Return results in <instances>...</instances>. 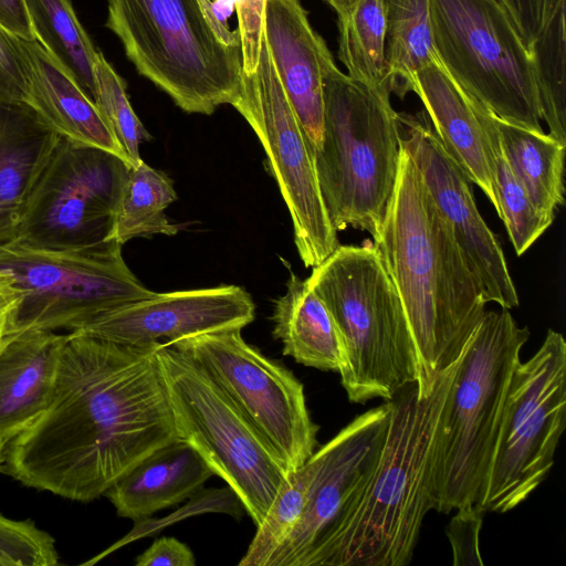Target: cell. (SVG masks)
I'll return each mask as SVG.
<instances>
[{"label": "cell", "mask_w": 566, "mask_h": 566, "mask_svg": "<svg viewBox=\"0 0 566 566\" xmlns=\"http://www.w3.org/2000/svg\"><path fill=\"white\" fill-rule=\"evenodd\" d=\"M71 331L50 401L6 447L0 470L87 502L177 440L156 348Z\"/></svg>", "instance_id": "cell-1"}, {"label": "cell", "mask_w": 566, "mask_h": 566, "mask_svg": "<svg viewBox=\"0 0 566 566\" xmlns=\"http://www.w3.org/2000/svg\"><path fill=\"white\" fill-rule=\"evenodd\" d=\"M374 247L415 340L418 396L455 363L485 313L480 284L409 153L401 146L391 201Z\"/></svg>", "instance_id": "cell-2"}, {"label": "cell", "mask_w": 566, "mask_h": 566, "mask_svg": "<svg viewBox=\"0 0 566 566\" xmlns=\"http://www.w3.org/2000/svg\"><path fill=\"white\" fill-rule=\"evenodd\" d=\"M459 363L438 375L429 396L420 398L410 382L386 400L390 417L377 464L314 566L410 563L423 518L436 510L437 443Z\"/></svg>", "instance_id": "cell-3"}, {"label": "cell", "mask_w": 566, "mask_h": 566, "mask_svg": "<svg viewBox=\"0 0 566 566\" xmlns=\"http://www.w3.org/2000/svg\"><path fill=\"white\" fill-rule=\"evenodd\" d=\"M109 29L138 74L187 113L211 115L239 95L243 66L238 30L211 0H106Z\"/></svg>", "instance_id": "cell-4"}, {"label": "cell", "mask_w": 566, "mask_h": 566, "mask_svg": "<svg viewBox=\"0 0 566 566\" xmlns=\"http://www.w3.org/2000/svg\"><path fill=\"white\" fill-rule=\"evenodd\" d=\"M387 83L369 86L323 59V137L313 151L322 198L336 231L375 238L395 191L401 151L399 114Z\"/></svg>", "instance_id": "cell-5"}, {"label": "cell", "mask_w": 566, "mask_h": 566, "mask_svg": "<svg viewBox=\"0 0 566 566\" xmlns=\"http://www.w3.org/2000/svg\"><path fill=\"white\" fill-rule=\"evenodd\" d=\"M306 281L340 334L345 361L339 375L349 401H386L418 380V354L406 313L370 240L339 245Z\"/></svg>", "instance_id": "cell-6"}, {"label": "cell", "mask_w": 566, "mask_h": 566, "mask_svg": "<svg viewBox=\"0 0 566 566\" xmlns=\"http://www.w3.org/2000/svg\"><path fill=\"white\" fill-rule=\"evenodd\" d=\"M530 337L509 310L485 311L467 343L437 443L436 511L481 502L512 375Z\"/></svg>", "instance_id": "cell-7"}, {"label": "cell", "mask_w": 566, "mask_h": 566, "mask_svg": "<svg viewBox=\"0 0 566 566\" xmlns=\"http://www.w3.org/2000/svg\"><path fill=\"white\" fill-rule=\"evenodd\" d=\"M156 357L177 438L197 451L260 525L289 478L286 465L196 361L166 343L157 345Z\"/></svg>", "instance_id": "cell-8"}, {"label": "cell", "mask_w": 566, "mask_h": 566, "mask_svg": "<svg viewBox=\"0 0 566 566\" xmlns=\"http://www.w3.org/2000/svg\"><path fill=\"white\" fill-rule=\"evenodd\" d=\"M0 271L20 293L3 335L27 329L73 331L101 313L154 293L129 270L116 240L66 251L11 241L0 245Z\"/></svg>", "instance_id": "cell-9"}, {"label": "cell", "mask_w": 566, "mask_h": 566, "mask_svg": "<svg viewBox=\"0 0 566 566\" xmlns=\"http://www.w3.org/2000/svg\"><path fill=\"white\" fill-rule=\"evenodd\" d=\"M443 69L496 117L544 133L532 56L500 0H430Z\"/></svg>", "instance_id": "cell-10"}, {"label": "cell", "mask_w": 566, "mask_h": 566, "mask_svg": "<svg viewBox=\"0 0 566 566\" xmlns=\"http://www.w3.org/2000/svg\"><path fill=\"white\" fill-rule=\"evenodd\" d=\"M566 426V342L548 329L539 349L512 375L479 510L505 513L547 478Z\"/></svg>", "instance_id": "cell-11"}, {"label": "cell", "mask_w": 566, "mask_h": 566, "mask_svg": "<svg viewBox=\"0 0 566 566\" xmlns=\"http://www.w3.org/2000/svg\"><path fill=\"white\" fill-rule=\"evenodd\" d=\"M130 167L113 153L60 136L32 189L14 241L66 251L114 240Z\"/></svg>", "instance_id": "cell-12"}, {"label": "cell", "mask_w": 566, "mask_h": 566, "mask_svg": "<svg viewBox=\"0 0 566 566\" xmlns=\"http://www.w3.org/2000/svg\"><path fill=\"white\" fill-rule=\"evenodd\" d=\"M223 329L166 343L196 361L277 452L290 473L315 452L318 427L303 384L241 335Z\"/></svg>", "instance_id": "cell-13"}, {"label": "cell", "mask_w": 566, "mask_h": 566, "mask_svg": "<svg viewBox=\"0 0 566 566\" xmlns=\"http://www.w3.org/2000/svg\"><path fill=\"white\" fill-rule=\"evenodd\" d=\"M232 106L258 136L290 212L294 242L306 268H314L338 247L328 218L313 156L298 119L285 95L264 34L255 71L243 73Z\"/></svg>", "instance_id": "cell-14"}, {"label": "cell", "mask_w": 566, "mask_h": 566, "mask_svg": "<svg viewBox=\"0 0 566 566\" xmlns=\"http://www.w3.org/2000/svg\"><path fill=\"white\" fill-rule=\"evenodd\" d=\"M390 417L388 401L369 409L315 450L316 470L302 517L268 566H314L374 471Z\"/></svg>", "instance_id": "cell-15"}, {"label": "cell", "mask_w": 566, "mask_h": 566, "mask_svg": "<svg viewBox=\"0 0 566 566\" xmlns=\"http://www.w3.org/2000/svg\"><path fill=\"white\" fill-rule=\"evenodd\" d=\"M401 146L417 165L437 207L449 223L469 269L478 280L486 303L502 308L518 305V295L510 275L496 235L481 217L472 181L446 151L431 126L416 117H401Z\"/></svg>", "instance_id": "cell-16"}, {"label": "cell", "mask_w": 566, "mask_h": 566, "mask_svg": "<svg viewBox=\"0 0 566 566\" xmlns=\"http://www.w3.org/2000/svg\"><path fill=\"white\" fill-rule=\"evenodd\" d=\"M254 303L240 286L156 293L101 313L73 329L125 345L171 343L185 337L243 328L254 319Z\"/></svg>", "instance_id": "cell-17"}, {"label": "cell", "mask_w": 566, "mask_h": 566, "mask_svg": "<svg viewBox=\"0 0 566 566\" xmlns=\"http://www.w3.org/2000/svg\"><path fill=\"white\" fill-rule=\"evenodd\" d=\"M264 39L311 153L323 137V59L329 51L300 0H266Z\"/></svg>", "instance_id": "cell-18"}, {"label": "cell", "mask_w": 566, "mask_h": 566, "mask_svg": "<svg viewBox=\"0 0 566 566\" xmlns=\"http://www.w3.org/2000/svg\"><path fill=\"white\" fill-rule=\"evenodd\" d=\"M66 335L27 329L0 342V438L9 442L48 406Z\"/></svg>", "instance_id": "cell-19"}, {"label": "cell", "mask_w": 566, "mask_h": 566, "mask_svg": "<svg viewBox=\"0 0 566 566\" xmlns=\"http://www.w3.org/2000/svg\"><path fill=\"white\" fill-rule=\"evenodd\" d=\"M410 91L421 99L446 151L500 212L490 145L476 103L443 66L429 64L412 78Z\"/></svg>", "instance_id": "cell-20"}, {"label": "cell", "mask_w": 566, "mask_h": 566, "mask_svg": "<svg viewBox=\"0 0 566 566\" xmlns=\"http://www.w3.org/2000/svg\"><path fill=\"white\" fill-rule=\"evenodd\" d=\"M60 136L29 103L0 101V245L15 240Z\"/></svg>", "instance_id": "cell-21"}, {"label": "cell", "mask_w": 566, "mask_h": 566, "mask_svg": "<svg viewBox=\"0 0 566 566\" xmlns=\"http://www.w3.org/2000/svg\"><path fill=\"white\" fill-rule=\"evenodd\" d=\"M213 472L182 440H175L119 476L105 492L119 516L135 522L195 495Z\"/></svg>", "instance_id": "cell-22"}, {"label": "cell", "mask_w": 566, "mask_h": 566, "mask_svg": "<svg viewBox=\"0 0 566 566\" xmlns=\"http://www.w3.org/2000/svg\"><path fill=\"white\" fill-rule=\"evenodd\" d=\"M21 44L30 69L28 103L61 136L127 161L94 102L63 66L36 40H21Z\"/></svg>", "instance_id": "cell-23"}, {"label": "cell", "mask_w": 566, "mask_h": 566, "mask_svg": "<svg viewBox=\"0 0 566 566\" xmlns=\"http://www.w3.org/2000/svg\"><path fill=\"white\" fill-rule=\"evenodd\" d=\"M273 336L283 355L319 370L339 373L345 353L336 323L321 297L291 272L285 293L274 303Z\"/></svg>", "instance_id": "cell-24"}, {"label": "cell", "mask_w": 566, "mask_h": 566, "mask_svg": "<svg viewBox=\"0 0 566 566\" xmlns=\"http://www.w3.org/2000/svg\"><path fill=\"white\" fill-rule=\"evenodd\" d=\"M491 115L513 174L535 208L554 220L556 208L564 203L566 145L548 134L535 133Z\"/></svg>", "instance_id": "cell-25"}, {"label": "cell", "mask_w": 566, "mask_h": 566, "mask_svg": "<svg viewBox=\"0 0 566 566\" xmlns=\"http://www.w3.org/2000/svg\"><path fill=\"white\" fill-rule=\"evenodd\" d=\"M386 81L391 92H410L413 76L424 66H442L430 14V0H386Z\"/></svg>", "instance_id": "cell-26"}, {"label": "cell", "mask_w": 566, "mask_h": 566, "mask_svg": "<svg viewBox=\"0 0 566 566\" xmlns=\"http://www.w3.org/2000/svg\"><path fill=\"white\" fill-rule=\"evenodd\" d=\"M36 41L93 101L98 51L70 0H24Z\"/></svg>", "instance_id": "cell-27"}, {"label": "cell", "mask_w": 566, "mask_h": 566, "mask_svg": "<svg viewBox=\"0 0 566 566\" xmlns=\"http://www.w3.org/2000/svg\"><path fill=\"white\" fill-rule=\"evenodd\" d=\"M177 199L172 181L145 161L130 167L116 213L113 239L119 244L138 237L175 235L180 226L165 210Z\"/></svg>", "instance_id": "cell-28"}, {"label": "cell", "mask_w": 566, "mask_h": 566, "mask_svg": "<svg viewBox=\"0 0 566 566\" xmlns=\"http://www.w3.org/2000/svg\"><path fill=\"white\" fill-rule=\"evenodd\" d=\"M337 25L338 59L347 75L369 86L387 83L386 0H356L337 13Z\"/></svg>", "instance_id": "cell-29"}, {"label": "cell", "mask_w": 566, "mask_h": 566, "mask_svg": "<svg viewBox=\"0 0 566 566\" xmlns=\"http://www.w3.org/2000/svg\"><path fill=\"white\" fill-rule=\"evenodd\" d=\"M475 103L490 145L499 217L506 228L516 254L522 255L552 224L553 219L541 213L532 203L524 187L509 166L491 112L478 101Z\"/></svg>", "instance_id": "cell-30"}, {"label": "cell", "mask_w": 566, "mask_h": 566, "mask_svg": "<svg viewBox=\"0 0 566 566\" xmlns=\"http://www.w3.org/2000/svg\"><path fill=\"white\" fill-rule=\"evenodd\" d=\"M565 1L554 12L530 50L541 117L548 135L566 145Z\"/></svg>", "instance_id": "cell-31"}, {"label": "cell", "mask_w": 566, "mask_h": 566, "mask_svg": "<svg viewBox=\"0 0 566 566\" xmlns=\"http://www.w3.org/2000/svg\"><path fill=\"white\" fill-rule=\"evenodd\" d=\"M316 464L313 453L301 468L289 474L264 520L256 526L240 566H268L302 517Z\"/></svg>", "instance_id": "cell-32"}, {"label": "cell", "mask_w": 566, "mask_h": 566, "mask_svg": "<svg viewBox=\"0 0 566 566\" xmlns=\"http://www.w3.org/2000/svg\"><path fill=\"white\" fill-rule=\"evenodd\" d=\"M93 102L123 149L132 167L140 161L139 145L151 136L135 114L126 92V82L101 51L95 63Z\"/></svg>", "instance_id": "cell-33"}, {"label": "cell", "mask_w": 566, "mask_h": 566, "mask_svg": "<svg viewBox=\"0 0 566 566\" xmlns=\"http://www.w3.org/2000/svg\"><path fill=\"white\" fill-rule=\"evenodd\" d=\"M59 562L53 537L30 521L0 514V566H52Z\"/></svg>", "instance_id": "cell-34"}, {"label": "cell", "mask_w": 566, "mask_h": 566, "mask_svg": "<svg viewBox=\"0 0 566 566\" xmlns=\"http://www.w3.org/2000/svg\"><path fill=\"white\" fill-rule=\"evenodd\" d=\"M29 71L21 40L0 27V101L28 103Z\"/></svg>", "instance_id": "cell-35"}, {"label": "cell", "mask_w": 566, "mask_h": 566, "mask_svg": "<svg viewBox=\"0 0 566 566\" xmlns=\"http://www.w3.org/2000/svg\"><path fill=\"white\" fill-rule=\"evenodd\" d=\"M483 511L475 505L458 509L447 535L452 547L453 565H483L479 551V535Z\"/></svg>", "instance_id": "cell-36"}, {"label": "cell", "mask_w": 566, "mask_h": 566, "mask_svg": "<svg viewBox=\"0 0 566 566\" xmlns=\"http://www.w3.org/2000/svg\"><path fill=\"white\" fill-rule=\"evenodd\" d=\"M530 53L558 6L565 0H500Z\"/></svg>", "instance_id": "cell-37"}, {"label": "cell", "mask_w": 566, "mask_h": 566, "mask_svg": "<svg viewBox=\"0 0 566 566\" xmlns=\"http://www.w3.org/2000/svg\"><path fill=\"white\" fill-rule=\"evenodd\" d=\"M136 566H195L196 557L185 543L175 537H161L136 557Z\"/></svg>", "instance_id": "cell-38"}, {"label": "cell", "mask_w": 566, "mask_h": 566, "mask_svg": "<svg viewBox=\"0 0 566 566\" xmlns=\"http://www.w3.org/2000/svg\"><path fill=\"white\" fill-rule=\"evenodd\" d=\"M0 27L21 40H36L24 0H0Z\"/></svg>", "instance_id": "cell-39"}, {"label": "cell", "mask_w": 566, "mask_h": 566, "mask_svg": "<svg viewBox=\"0 0 566 566\" xmlns=\"http://www.w3.org/2000/svg\"><path fill=\"white\" fill-rule=\"evenodd\" d=\"M20 297L19 290L6 273L0 271V331H3L7 318Z\"/></svg>", "instance_id": "cell-40"}, {"label": "cell", "mask_w": 566, "mask_h": 566, "mask_svg": "<svg viewBox=\"0 0 566 566\" xmlns=\"http://www.w3.org/2000/svg\"><path fill=\"white\" fill-rule=\"evenodd\" d=\"M328 3L336 13H340L352 6L356 0H323Z\"/></svg>", "instance_id": "cell-41"}, {"label": "cell", "mask_w": 566, "mask_h": 566, "mask_svg": "<svg viewBox=\"0 0 566 566\" xmlns=\"http://www.w3.org/2000/svg\"><path fill=\"white\" fill-rule=\"evenodd\" d=\"M7 443L8 442L6 440L0 438V465H1L3 457H4Z\"/></svg>", "instance_id": "cell-42"}, {"label": "cell", "mask_w": 566, "mask_h": 566, "mask_svg": "<svg viewBox=\"0 0 566 566\" xmlns=\"http://www.w3.org/2000/svg\"><path fill=\"white\" fill-rule=\"evenodd\" d=\"M2 336H3V331H0V342H1Z\"/></svg>", "instance_id": "cell-43"}]
</instances>
